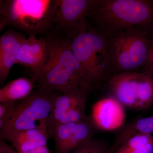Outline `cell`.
Here are the masks:
<instances>
[{
	"label": "cell",
	"instance_id": "1",
	"mask_svg": "<svg viewBox=\"0 0 153 153\" xmlns=\"http://www.w3.org/2000/svg\"><path fill=\"white\" fill-rule=\"evenodd\" d=\"M49 53L47 60L38 70L30 72L39 90L63 92L80 86L91 92L85 74L74 56L66 36L47 38Z\"/></svg>",
	"mask_w": 153,
	"mask_h": 153
},
{
	"label": "cell",
	"instance_id": "2",
	"mask_svg": "<svg viewBox=\"0 0 153 153\" xmlns=\"http://www.w3.org/2000/svg\"><path fill=\"white\" fill-rule=\"evenodd\" d=\"M87 19L105 37L136 26L151 32L153 1L94 0Z\"/></svg>",
	"mask_w": 153,
	"mask_h": 153
},
{
	"label": "cell",
	"instance_id": "3",
	"mask_svg": "<svg viewBox=\"0 0 153 153\" xmlns=\"http://www.w3.org/2000/svg\"><path fill=\"white\" fill-rule=\"evenodd\" d=\"M66 36L91 91L100 88L113 75L106 37L88 22Z\"/></svg>",
	"mask_w": 153,
	"mask_h": 153
},
{
	"label": "cell",
	"instance_id": "4",
	"mask_svg": "<svg viewBox=\"0 0 153 153\" xmlns=\"http://www.w3.org/2000/svg\"><path fill=\"white\" fill-rule=\"evenodd\" d=\"M150 33L136 26L106 37L112 75L142 70L150 49Z\"/></svg>",
	"mask_w": 153,
	"mask_h": 153
},
{
	"label": "cell",
	"instance_id": "5",
	"mask_svg": "<svg viewBox=\"0 0 153 153\" xmlns=\"http://www.w3.org/2000/svg\"><path fill=\"white\" fill-rule=\"evenodd\" d=\"M53 0L0 1V30L7 26L31 35L46 33L53 27Z\"/></svg>",
	"mask_w": 153,
	"mask_h": 153
},
{
	"label": "cell",
	"instance_id": "6",
	"mask_svg": "<svg viewBox=\"0 0 153 153\" xmlns=\"http://www.w3.org/2000/svg\"><path fill=\"white\" fill-rule=\"evenodd\" d=\"M61 93L55 91H34L19 103L12 117L0 128V139L25 130L37 129L47 132L49 115L55 100Z\"/></svg>",
	"mask_w": 153,
	"mask_h": 153
},
{
	"label": "cell",
	"instance_id": "7",
	"mask_svg": "<svg viewBox=\"0 0 153 153\" xmlns=\"http://www.w3.org/2000/svg\"><path fill=\"white\" fill-rule=\"evenodd\" d=\"M94 0H53V25L66 36L88 22V15Z\"/></svg>",
	"mask_w": 153,
	"mask_h": 153
},
{
	"label": "cell",
	"instance_id": "8",
	"mask_svg": "<svg viewBox=\"0 0 153 153\" xmlns=\"http://www.w3.org/2000/svg\"><path fill=\"white\" fill-rule=\"evenodd\" d=\"M97 129L89 116L78 123L59 125L51 135L55 142L56 153H72L93 138Z\"/></svg>",
	"mask_w": 153,
	"mask_h": 153
},
{
	"label": "cell",
	"instance_id": "9",
	"mask_svg": "<svg viewBox=\"0 0 153 153\" xmlns=\"http://www.w3.org/2000/svg\"><path fill=\"white\" fill-rule=\"evenodd\" d=\"M143 75L141 72H126L113 75L106 82L111 96L125 108L139 110Z\"/></svg>",
	"mask_w": 153,
	"mask_h": 153
},
{
	"label": "cell",
	"instance_id": "10",
	"mask_svg": "<svg viewBox=\"0 0 153 153\" xmlns=\"http://www.w3.org/2000/svg\"><path fill=\"white\" fill-rule=\"evenodd\" d=\"M89 117L97 129L113 131L120 128L124 123L125 108L115 99L108 97L93 104Z\"/></svg>",
	"mask_w": 153,
	"mask_h": 153
},
{
	"label": "cell",
	"instance_id": "11",
	"mask_svg": "<svg viewBox=\"0 0 153 153\" xmlns=\"http://www.w3.org/2000/svg\"><path fill=\"white\" fill-rule=\"evenodd\" d=\"M90 91L80 86L72 87L62 92L56 99L49 117L48 136L64 115L76 107L87 102Z\"/></svg>",
	"mask_w": 153,
	"mask_h": 153
},
{
	"label": "cell",
	"instance_id": "12",
	"mask_svg": "<svg viewBox=\"0 0 153 153\" xmlns=\"http://www.w3.org/2000/svg\"><path fill=\"white\" fill-rule=\"evenodd\" d=\"M49 53L47 38H38L31 35L22 44L17 56L16 64L29 69L30 72L38 70L47 60Z\"/></svg>",
	"mask_w": 153,
	"mask_h": 153
},
{
	"label": "cell",
	"instance_id": "13",
	"mask_svg": "<svg viewBox=\"0 0 153 153\" xmlns=\"http://www.w3.org/2000/svg\"><path fill=\"white\" fill-rule=\"evenodd\" d=\"M27 39L24 34L9 29L0 38V84L3 85L11 68L16 64L20 48Z\"/></svg>",
	"mask_w": 153,
	"mask_h": 153
},
{
	"label": "cell",
	"instance_id": "14",
	"mask_svg": "<svg viewBox=\"0 0 153 153\" xmlns=\"http://www.w3.org/2000/svg\"><path fill=\"white\" fill-rule=\"evenodd\" d=\"M48 137L47 132L33 129L12 133L0 139L10 142L18 153H22L47 146Z\"/></svg>",
	"mask_w": 153,
	"mask_h": 153
},
{
	"label": "cell",
	"instance_id": "15",
	"mask_svg": "<svg viewBox=\"0 0 153 153\" xmlns=\"http://www.w3.org/2000/svg\"><path fill=\"white\" fill-rule=\"evenodd\" d=\"M35 87L31 78L21 77L11 80L0 89V102H21L32 94Z\"/></svg>",
	"mask_w": 153,
	"mask_h": 153
},
{
	"label": "cell",
	"instance_id": "16",
	"mask_svg": "<svg viewBox=\"0 0 153 153\" xmlns=\"http://www.w3.org/2000/svg\"><path fill=\"white\" fill-rule=\"evenodd\" d=\"M153 134V116L137 119L122 130L112 145L110 147L111 153H114L118 148L132 137L140 134Z\"/></svg>",
	"mask_w": 153,
	"mask_h": 153
},
{
	"label": "cell",
	"instance_id": "17",
	"mask_svg": "<svg viewBox=\"0 0 153 153\" xmlns=\"http://www.w3.org/2000/svg\"><path fill=\"white\" fill-rule=\"evenodd\" d=\"M153 142L152 134H140L132 137L120 146L115 153H129Z\"/></svg>",
	"mask_w": 153,
	"mask_h": 153
},
{
	"label": "cell",
	"instance_id": "18",
	"mask_svg": "<svg viewBox=\"0 0 153 153\" xmlns=\"http://www.w3.org/2000/svg\"><path fill=\"white\" fill-rule=\"evenodd\" d=\"M110 147L101 140L92 138L71 153H110Z\"/></svg>",
	"mask_w": 153,
	"mask_h": 153
},
{
	"label": "cell",
	"instance_id": "19",
	"mask_svg": "<svg viewBox=\"0 0 153 153\" xmlns=\"http://www.w3.org/2000/svg\"><path fill=\"white\" fill-rule=\"evenodd\" d=\"M20 102H0V128L11 118Z\"/></svg>",
	"mask_w": 153,
	"mask_h": 153
},
{
	"label": "cell",
	"instance_id": "20",
	"mask_svg": "<svg viewBox=\"0 0 153 153\" xmlns=\"http://www.w3.org/2000/svg\"><path fill=\"white\" fill-rule=\"evenodd\" d=\"M141 72L153 76V47L150 46L149 52L144 67L142 70Z\"/></svg>",
	"mask_w": 153,
	"mask_h": 153
},
{
	"label": "cell",
	"instance_id": "21",
	"mask_svg": "<svg viewBox=\"0 0 153 153\" xmlns=\"http://www.w3.org/2000/svg\"><path fill=\"white\" fill-rule=\"evenodd\" d=\"M0 153H18L4 140L0 139Z\"/></svg>",
	"mask_w": 153,
	"mask_h": 153
},
{
	"label": "cell",
	"instance_id": "22",
	"mask_svg": "<svg viewBox=\"0 0 153 153\" xmlns=\"http://www.w3.org/2000/svg\"><path fill=\"white\" fill-rule=\"evenodd\" d=\"M129 153H153V142L142 148Z\"/></svg>",
	"mask_w": 153,
	"mask_h": 153
},
{
	"label": "cell",
	"instance_id": "23",
	"mask_svg": "<svg viewBox=\"0 0 153 153\" xmlns=\"http://www.w3.org/2000/svg\"><path fill=\"white\" fill-rule=\"evenodd\" d=\"M22 153H51V152L47 147V146H46L38 147L31 150Z\"/></svg>",
	"mask_w": 153,
	"mask_h": 153
},
{
	"label": "cell",
	"instance_id": "24",
	"mask_svg": "<svg viewBox=\"0 0 153 153\" xmlns=\"http://www.w3.org/2000/svg\"><path fill=\"white\" fill-rule=\"evenodd\" d=\"M151 46L153 47V29L151 32Z\"/></svg>",
	"mask_w": 153,
	"mask_h": 153
}]
</instances>
